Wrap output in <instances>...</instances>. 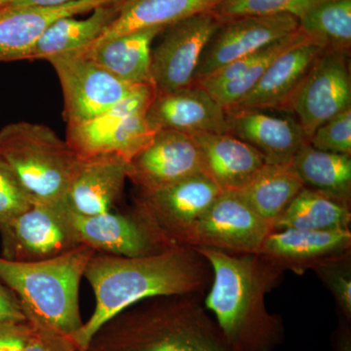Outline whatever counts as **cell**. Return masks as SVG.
<instances>
[{
    "label": "cell",
    "mask_w": 351,
    "mask_h": 351,
    "mask_svg": "<svg viewBox=\"0 0 351 351\" xmlns=\"http://www.w3.org/2000/svg\"><path fill=\"white\" fill-rule=\"evenodd\" d=\"M209 263L213 279L204 306L234 351H274L285 339L278 314L265 297L280 282L284 270L260 254H233L193 248Z\"/></svg>",
    "instance_id": "2"
},
{
    "label": "cell",
    "mask_w": 351,
    "mask_h": 351,
    "mask_svg": "<svg viewBox=\"0 0 351 351\" xmlns=\"http://www.w3.org/2000/svg\"><path fill=\"white\" fill-rule=\"evenodd\" d=\"M348 52L325 47L291 96L285 110L297 115L308 138L318 127L351 108Z\"/></svg>",
    "instance_id": "7"
},
{
    "label": "cell",
    "mask_w": 351,
    "mask_h": 351,
    "mask_svg": "<svg viewBox=\"0 0 351 351\" xmlns=\"http://www.w3.org/2000/svg\"><path fill=\"white\" fill-rule=\"evenodd\" d=\"M291 166L306 188L350 205L351 156L318 151L307 142Z\"/></svg>",
    "instance_id": "27"
},
{
    "label": "cell",
    "mask_w": 351,
    "mask_h": 351,
    "mask_svg": "<svg viewBox=\"0 0 351 351\" xmlns=\"http://www.w3.org/2000/svg\"><path fill=\"white\" fill-rule=\"evenodd\" d=\"M127 179L143 191L171 186L202 173L199 149L189 134L161 130L126 166Z\"/></svg>",
    "instance_id": "13"
},
{
    "label": "cell",
    "mask_w": 351,
    "mask_h": 351,
    "mask_svg": "<svg viewBox=\"0 0 351 351\" xmlns=\"http://www.w3.org/2000/svg\"><path fill=\"white\" fill-rule=\"evenodd\" d=\"M164 29L151 27L129 32L89 46L80 53L123 82L133 85H152V43Z\"/></svg>",
    "instance_id": "22"
},
{
    "label": "cell",
    "mask_w": 351,
    "mask_h": 351,
    "mask_svg": "<svg viewBox=\"0 0 351 351\" xmlns=\"http://www.w3.org/2000/svg\"><path fill=\"white\" fill-rule=\"evenodd\" d=\"M226 0H127L117 19L91 45L151 27H166L191 16L213 11ZM90 45V46H91ZM88 48V47H87Z\"/></svg>",
    "instance_id": "23"
},
{
    "label": "cell",
    "mask_w": 351,
    "mask_h": 351,
    "mask_svg": "<svg viewBox=\"0 0 351 351\" xmlns=\"http://www.w3.org/2000/svg\"><path fill=\"white\" fill-rule=\"evenodd\" d=\"M299 29L326 47L350 52L351 0H326L304 14Z\"/></svg>",
    "instance_id": "29"
},
{
    "label": "cell",
    "mask_w": 351,
    "mask_h": 351,
    "mask_svg": "<svg viewBox=\"0 0 351 351\" xmlns=\"http://www.w3.org/2000/svg\"><path fill=\"white\" fill-rule=\"evenodd\" d=\"M221 21L213 11L197 14L166 27L152 50V83L157 94L193 85L203 51Z\"/></svg>",
    "instance_id": "10"
},
{
    "label": "cell",
    "mask_w": 351,
    "mask_h": 351,
    "mask_svg": "<svg viewBox=\"0 0 351 351\" xmlns=\"http://www.w3.org/2000/svg\"><path fill=\"white\" fill-rule=\"evenodd\" d=\"M202 295L138 302L105 323L82 351H234L207 313Z\"/></svg>",
    "instance_id": "3"
},
{
    "label": "cell",
    "mask_w": 351,
    "mask_h": 351,
    "mask_svg": "<svg viewBox=\"0 0 351 351\" xmlns=\"http://www.w3.org/2000/svg\"><path fill=\"white\" fill-rule=\"evenodd\" d=\"M27 321L17 295L0 280V322Z\"/></svg>",
    "instance_id": "37"
},
{
    "label": "cell",
    "mask_w": 351,
    "mask_h": 351,
    "mask_svg": "<svg viewBox=\"0 0 351 351\" xmlns=\"http://www.w3.org/2000/svg\"><path fill=\"white\" fill-rule=\"evenodd\" d=\"M47 61L61 83L68 126L103 114L137 86L119 80L82 53L58 55Z\"/></svg>",
    "instance_id": "9"
},
{
    "label": "cell",
    "mask_w": 351,
    "mask_h": 351,
    "mask_svg": "<svg viewBox=\"0 0 351 351\" xmlns=\"http://www.w3.org/2000/svg\"><path fill=\"white\" fill-rule=\"evenodd\" d=\"M226 112L230 133L260 152L267 164L289 165L308 142L299 122L291 117H276L254 108Z\"/></svg>",
    "instance_id": "17"
},
{
    "label": "cell",
    "mask_w": 351,
    "mask_h": 351,
    "mask_svg": "<svg viewBox=\"0 0 351 351\" xmlns=\"http://www.w3.org/2000/svg\"><path fill=\"white\" fill-rule=\"evenodd\" d=\"M24 351H78L73 337L29 322Z\"/></svg>",
    "instance_id": "35"
},
{
    "label": "cell",
    "mask_w": 351,
    "mask_h": 351,
    "mask_svg": "<svg viewBox=\"0 0 351 351\" xmlns=\"http://www.w3.org/2000/svg\"><path fill=\"white\" fill-rule=\"evenodd\" d=\"M326 0H226L214 9L219 20L234 19L244 16L286 15L301 19L313 7Z\"/></svg>",
    "instance_id": "31"
},
{
    "label": "cell",
    "mask_w": 351,
    "mask_h": 351,
    "mask_svg": "<svg viewBox=\"0 0 351 351\" xmlns=\"http://www.w3.org/2000/svg\"><path fill=\"white\" fill-rule=\"evenodd\" d=\"M71 1H73V0H13L10 3L7 4L6 6L23 7L56 5V4L66 3V2Z\"/></svg>",
    "instance_id": "39"
},
{
    "label": "cell",
    "mask_w": 351,
    "mask_h": 351,
    "mask_svg": "<svg viewBox=\"0 0 351 351\" xmlns=\"http://www.w3.org/2000/svg\"><path fill=\"white\" fill-rule=\"evenodd\" d=\"M156 95L154 85H137L130 94L103 114L83 123L68 126L66 143L80 158L104 154L113 132L122 120L130 115L147 112Z\"/></svg>",
    "instance_id": "24"
},
{
    "label": "cell",
    "mask_w": 351,
    "mask_h": 351,
    "mask_svg": "<svg viewBox=\"0 0 351 351\" xmlns=\"http://www.w3.org/2000/svg\"><path fill=\"white\" fill-rule=\"evenodd\" d=\"M126 166V161L114 154L80 158L66 197L69 208L84 216L112 211L123 191Z\"/></svg>",
    "instance_id": "21"
},
{
    "label": "cell",
    "mask_w": 351,
    "mask_h": 351,
    "mask_svg": "<svg viewBox=\"0 0 351 351\" xmlns=\"http://www.w3.org/2000/svg\"><path fill=\"white\" fill-rule=\"evenodd\" d=\"M221 193L211 179L199 173L165 188L138 189L130 212L152 239L167 250L182 246L189 230Z\"/></svg>",
    "instance_id": "6"
},
{
    "label": "cell",
    "mask_w": 351,
    "mask_h": 351,
    "mask_svg": "<svg viewBox=\"0 0 351 351\" xmlns=\"http://www.w3.org/2000/svg\"><path fill=\"white\" fill-rule=\"evenodd\" d=\"M123 0H73L45 6L0 8V62L29 60L44 32L66 17L90 13L98 7Z\"/></svg>",
    "instance_id": "14"
},
{
    "label": "cell",
    "mask_w": 351,
    "mask_h": 351,
    "mask_svg": "<svg viewBox=\"0 0 351 351\" xmlns=\"http://www.w3.org/2000/svg\"><path fill=\"white\" fill-rule=\"evenodd\" d=\"M350 322L341 319V324L332 339V346L335 351H351V330Z\"/></svg>",
    "instance_id": "38"
},
{
    "label": "cell",
    "mask_w": 351,
    "mask_h": 351,
    "mask_svg": "<svg viewBox=\"0 0 351 351\" xmlns=\"http://www.w3.org/2000/svg\"><path fill=\"white\" fill-rule=\"evenodd\" d=\"M69 219L78 242L97 253L143 257L164 251L131 212L84 216L69 206Z\"/></svg>",
    "instance_id": "16"
},
{
    "label": "cell",
    "mask_w": 351,
    "mask_h": 351,
    "mask_svg": "<svg viewBox=\"0 0 351 351\" xmlns=\"http://www.w3.org/2000/svg\"><path fill=\"white\" fill-rule=\"evenodd\" d=\"M350 205L309 188L298 193L272 225L274 232L283 230H350Z\"/></svg>",
    "instance_id": "28"
},
{
    "label": "cell",
    "mask_w": 351,
    "mask_h": 351,
    "mask_svg": "<svg viewBox=\"0 0 351 351\" xmlns=\"http://www.w3.org/2000/svg\"><path fill=\"white\" fill-rule=\"evenodd\" d=\"M11 1H13V0H0V8L6 6L7 4L10 3Z\"/></svg>",
    "instance_id": "40"
},
{
    "label": "cell",
    "mask_w": 351,
    "mask_h": 351,
    "mask_svg": "<svg viewBox=\"0 0 351 351\" xmlns=\"http://www.w3.org/2000/svg\"><path fill=\"white\" fill-rule=\"evenodd\" d=\"M147 119L157 132L230 133L226 112L206 90L197 85L156 95Z\"/></svg>",
    "instance_id": "15"
},
{
    "label": "cell",
    "mask_w": 351,
    "mask_h": 351,
    "mask_svg": "<svg viewBox=\"0 0 351 351\" xmlns=\"http://www.w3.org/2000/svg\"><path fill=\"white\" fill-rule=\"evenodd\" d=\"M0 156L36 200L66 201L80 157L50 127L34 122L7 124L0 130Z\"/></svg>",
    "instance_id": "5"
},
{
    "label": "cell",
    "mask_w": 351,
    "mask_h": 351,
    "mask_svg": "<svg viewBox=\"0 0 351 351\" xmlns=\"http://www.w3.org/2000/svg\"><path fill=\"white\" fill-rule=\"evenodd\" d=\"M298 29L299 20L286 14L244 16L223 21L203 51L193 83Z\"/></svg>",
    "instance_id": "12"
},
{
    "label": "cell",
    "mask_w": 351,
    "mask_h": 351,
    "mask_svg": "<svg viewBox=\"0 0 351 351\" xmlns=\"http://www.w3.org/2000/svg\"><path fill=\"white\" fill-rule=\"evenodd\" d=\"M94 253L80 245L38 262H17L0 255V280L17 295L27 321L73 337L83 325L80 287Z\"/></svg>",
    "instance_id": "4"
},
{
    "label": "cell",
    "mask_w": 351,
    "mask_h": 351,
    "mask_svg": "<svg viewBox=\"0 0 351 351\" xmlns=\"http://www.w3.org/2000/svg\"><path fill=\"white\" fill-rule=\"evenodd\" d=\"M350 230H283L272 232L263 242L260 255L285 270L304 274L307 269L350 252Z\"/></svg>",
    "instance_id": "18"
},
{
    "label": "cell",
    "mask_w": 351,
    "mask_h": 351,
    "mask_svg": "<svg viewBox=\"0 0 351 351\" xmlns=\"http://www.w3.org/2000/svg\"><path fill=\"white\" fill-rule=\"evenodd\" d=\"M304 188L291 164L267 163L244 188L233 193L272 226Z\"/></svg>",
    "instance_id": "26"
},
{
    "label": "cell",
    "mask_w": 351,
    "mask_h": 351,
    "mask_svg": "<svg viewBox=\"0 0 351 351\" xmlns=\"http://www.w3.org/2000/svg\"><path fill=\"white\" fill-rule=\"evenodd\" d=\"M308 144L318 151L351 156V108L318 127Z\"/></svg>",
    "instance_id": "34"
},
{
    "label": "cell",
    "mask_w": 351,
    "mask_h": 351,
    "mask_svg": "<svg viewBox=\"0 0 351 351\" xmlns=\"http://www.w3.org/2000/svg\"><path fill=\"white\" fill-rule=\"evenodd\" d=\"M306 36V34L304 32L298 29L292 34L274 41L270 45L269 52L262 59L252 64L250 68L247 69L242 75L233 78V80L221 83V84L201 88L206 90L223 110H230L256 86L258 80L262 78L263 73L269 68V64L278 55H280L287 48L301 41Z\"/></svg>",
    "instance_id": "30"
},
{
    "label": "cell",
    "mask_w": 351,
    "mask_h": 351,
    "mask_svg": "<svg viewBox=\"0 0 351 351\" xmlns=\"http://www.w3.org/2000/svg\"><path fill=\"white\" fill-rule=\"evenodd\" d=\"M126 1L98 7L85 19L66 17L58 21L39 38L29 60H48L58 55L86 49L117 19Z\"/></svg>",
    "instance_id": "25"
},
{
    "label": "cell",
    "mask_w": 351,
    "mask_h": 351,
    "mask_svg": "<svg viewBox=\"0 0 351 351\" xmlns=\"http://www.w3.org/2000/svg\"><path fill=\"white\" fill-rule=\"evenodd\" d=\"M83 278L93 289L96 304L73 335L78 351L105 323L138 302L161 295H204L213 271L195 249L180 246L143 257L95 252Z\"/></svg>",
    "instance_id": "1"
},
{
    "label": "cell",
    "mask_w": 351,
    "mask_h": 351,
    "mask_svg": "<svg viewBox=\"0 0 351 351\" xmlns=\"http://www.w3.org/2000/svg\"><path fill=\"white\" fill-rule=\"evenodd\" d=\"M325 47L324 44L306 36L287 48L271 62L256 86L230 110H285L291 96Z\"/></svg>",
    "instance_id": "19"
},
{
    "label": "cell",
    "mask_w": 351,
    "mask_h": 351,
    "mask_svg": "<svg viewBox=\"0 0 351 351\" xmlns=\"http://www.w3.org/2000/svg\"><path fill=\"white\" fill-rule=\"evenodd\" d=\"M29 332V321L0 322V351H24Z\"/></svg>",
    "instance_id": "36"
},
{
    "label": "cell",
    "mask_w": 351,
    "mask_h": 351,
    "mask_svg": "<svg viewBox=\"0 0 351 351\" xmlns=\"http://www.w3.org/2000/svg\"><path fill=\"white\" fill-rule=\"evenodd\" d=\"M191 136L199 149L202 173L223 191L237 193L267 164L260 152L230 133Z\"/></svg>",
    "instance_id": "20"
},
{
    "label": "cell",
    "mask_w": 351,
    "mask_h": 351,
    "mask_svg": "<svg viewBox=\"0 0 351 351\" xmlns=\"http://www.w3.org/2000/svg\"><path fill=\"white\" fill-rule=\"evenodd\" d=\"M36 198L0 156V230L29 210Z\"/></svg>",
    "instance_id": "32"
},
{
    "label": "cell",
    "mask_w": 351,
    "mask_h": 351,
    "mask_svg": "<svg viewBox=\"0 0 351 351\" xmlns=\"http://www.w3.org/2000/svg\"><path fill=\"white\" fill-rule=\"evenodd\" d=\"M331 291L343 319L351 321V254H343L313 269Z\"/></svg>",
    "instance_id": "33"
},
{
    "label": "cell",
    "mask_w": 351,
    "mask_h": 351,
    "mask_svg": "<svg viewBox=\"0 0 351 351\" xmlns=\"http://www.w3.org/2000/svg\"><path fill=\"white\" fill-rule=\"evenodd\" d=\"M1 256L17 262H38L82 245L69 219L68 201H34L29 210L0 230Z\"/></svg>",
    "instance_id": "8"
},
{
    "label": "cell",
    "mask_w": 351,
    "mask_h": 351,
    "mask_svg": "<svg viewBox=\"0 0 351 351\" xmlns=\"http://www.w3.org/2000/svg\"><path fill=\"white\" fill-rule=\"evenodd\" d=\"M272 232L271 223L261 218L239 196L223 191L189 230L182 246L258 254Z\"/></svg>",
    "instance_id": "11"
}]
</instances>
